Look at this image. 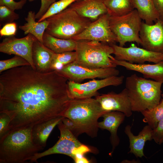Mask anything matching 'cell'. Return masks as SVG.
Listing matches in <instances>:
<instances>
[{"mask_svg":"<svg viewBox=\"0 0 163 163\" xmlns=\"http://www.w3.org/2000/svg\"><path fill=\"white\" fill-rule=\"evenodd\" d=\"M35 14L34 11H29L27 17L25 18L26 23L23 25L19 26V28L24 31V34H31L43 43V35L48 25L49 22L46 19L40 22H36Z\"/></svg>","mask_w":163,"mask_h":163,"instance_id":"obj_24","label":"cell"},{"mask_svg":"<svg viewBox=\"0 0 163 163\" xmlns=\"http://www.w3.org/2000/svg\"><path fill=\"white\" fill-rule=\"evenodd\" d=\"M124 79L123 76L118 75L100 80L93 79L83 83L68 80L67 83L69 95L71 99L92 97L98 95L97 91L102 88L121 85Z\"/></svg>","mask_w":163,"mask_h":163,"instance_id":"obj_9","label":"cell"},{"mask_svg":"<svg viewBox=\"0 0 163 163\" xmlns=\"http://www.w3.org/2000/svg\"><path fill=\"white\" fill-rule=\"evenodd\" d=\"M78 0H59L53 3L46 13L38 20L40 22L46 19L49 17L64 10L73 2Z\"/></svg>","mask_w":163,"mask_h":163,"instance_id":"obj_28","label":"cell"},{"mask_svg":"<svg viewBox=\"0 0 163 163\" xmlns=\"http://www.w3.org/2000/svg\"><path fill=\"white\" fill-rule=\"evenodd\" d=\"M68 81L56 71L41 72L30 66L0 73V113L10 117L9 130L63 116L71 99Z\"/></svg>","mask_w":163,"mask_h":163,"instance_id":"obj_1","label":"cell"},{"mask_svg":"<svg viewBox=\"0 0 163 163\" xmlns=\"http://www.w3.org/2000/svg\"><path fill=\"white\" fill-rule=\"evenodd\" d=\"M95 98L106 113L112 111H119L124 113L127 117L132 115L131 105L125 88L119 93L111 92L97 95Z\"/></svg>","mask_w":163,"mask_h":163,"instance_id":"obj_14","label":"cell"},{"mask_svg":"<svg viewBox=\"0 0 163 163\" xmlns=\"http://www.w3.org/2000/svg\"><path fill=\"white\" fill-rule=\"evenodd\" d=\"M57 72L68 80L77 82L86 79H103L118 76L119 73L116 67L91 69L81 66L75 62Z\"/></svg>","mask_w":163,"mask_h":163,"instance_id":"obj_11","label":"cell"},{"mask_svg":"<svg viewBox=\"0 0 163 163\" xmlns=\"http://www.w3.org/2000/svg\"><path fill=\"white\" fill-rule=\"evenodd\" d=\"M110 17L108 13L101 16L72 39L76 41L96 40L110 45L115 44L117 42V38L110 29Z\"/></svg>","mask_w":163,"mask_h":163,"instance_id":"obj_10","label":"cell"},{"mask_svg":"<svg viewBox=\"0 0 163 163\" xmlns=\"http://www.w3.org/2000/svg\"><path fill=\"white\" fill-rule=\"evenodd\" d=\"M84 154L78 153L75 155L73 159L76 163H88L89 161L84 156Z\"/></svg>","mask_w":163,"mask_h":163,"instance_id":"obj_38","label":"cell"},{"mask_svg":"<svg viewBox=\"0 0 163 163\" xmlns=\"http://www.w3.org/2000/svg\"><path fill=\"white\" fill-rule=\"evenodd\" d=\"M134 9L142 20L147 24H152L160 18L153 0H132Z\"/></svg>","mask_w":163,"mask_h":163,"instance_id":"obj_23","label":"cell"},{"mask_svg":"<svg viewBox=\"0 0 163 163\" xmlns=\"http://www.w3.org/2000/svg\"><path fill=\"white\" fill-rule=\"evenodd\" d=\"M141 112L144 117L143 122L147 123L152 129H155L158 122L163 119V94L158 104L151 109Z\"/></svg>","mask_w":163,"mask_h":163,"instance_id":"obj_26","label":"cell"},{"mask_svg":"<svg viewBox=\"0 0 163 163\" xmlns=\"http://www.w3.org/2000/svg\"><path fill=\"white\" fill-rule=\"evenodd\" d=\"M34 0H29L30 2H32ZM56 0H41V5L38 12L35 14L36 19L39 20L47 11L50 6Z\"/></svg>","mask_w":163,"mask_h":163,"instance_id":"obj_35","label":"cell"},{"mask_svg":"<svg viewBox=\"0 0 163 163\" xmlns=\"http://www.w3.org/2000/svg\"><path fill=\"white\" fill-rule=\"evenodd\" d=\"M43 43L54 53H60L75 51L76 41L57 38L45 31L43 37Z\"/></svg>","mask_w":163,"mask_h":163,"instance_id":"obj_22","label":"cell"},{"mask_svg":"<svg viewBox=\"0 0 163 163\" xmlns=\"http://www.w3.org/2000/svg\"><path fill=\"white\" fill-rule=\"evenodd\" d=\"M62 121L65 126L75 136L77 137L79 135L75 123L71 119L64 117L62 119Z\"/></svg>","mask_w":163,"mask_h":163,"instance_id":"obj_36","label":"cell"},{"mask_svg":"<svg viewBox=\"0 0 163 163\" xmlns=\"http://www.w3.org/2000/svg\"><path fill=\"white\" fill-rule=\"evenodd\" d=\"M104 0H78L69 6L81 16L92 20H96L108 13Z\"/></svg>","mask_w":163,"mask_h":163,"instance_id":"obj_17","label":"cell"},{"mask_svg":"<svg viewBox=\"0 0 163 163\" xmlns=\"http://www.w3.org/2000/svg\"><path fill=\"white\" fill-rule=\"evenodd\" d=\"M152 139L156 143H163V119L159 121L156 127L152 129Z\"/></svg>","mask_w":163,"mask_h":163,"instance_id":"obj_31","label":"cell"},{"mask_svg":"<svg viewBox=\"0 0 163 163\" xmlns=\"http://www.w3.org/2000/svg\"><path fill=\"white\" fill-rule=\"evenodd\" d=\"M45 32L55 37L72 39L84 30L93 21L78 14L69 6L47 18Z\"/></svg>","mask_w":163,"mask_h":163,"instance_id":"obj_5","label":"cell"},{"mask_svg":"<svg viewBox=\"0 0 163 163\" xmlns=\"http://www.w3.org/2000/svg\"><path fill=\"white\" fill-rule=\"evenodd\" d=\"M104 3L111 16L124 15L134 9L132 0H104Z\"/></svg>","mask_w":163,"mask_h":163,"instance_id":"obj_25","label":"cell"},{"mask_svg":"<svg viewBox=\"0 0 163 163\" xmlns=\"http://www.w3.org/2000/svg\"><path fill=\"white\" fill-rule=\"evenodd\" d=\"M105 113L95 98H74L63 116L73 121L79 135L85 133L94 138L97 135L98 119Z\"/></svg>","mask_w":163,"mask_h":163,"instance_id":"obj_3","label":"cell"},{"mask_svg":"<svg viewBox=\"0 0 163 163\" xmlns=\"http://www.w3.org/2000/svg\"><path fill=\"white\" fill-rule=\"evenodd\" d=\"M30 65L23 58L15 55L11 59L0 61V73L10 69Z\"/></svg>","mask_w":163,"mask_h":163,"instance_id":"obj_29","label":"cell"},{"mask_svg":"<svg viewBox=\"0 0 163 163\" xmlns=\"http://www.w3.org/2000/svg\"><path fill=\"white\" fill-rule=\"evenodd\" d=\"M103 120L98 123L99 128L109 131L110 134V140L112 149L109 155L111 156L114 150L120 142L117 135V130L120 125L123 122L125 115L119 111H112L104 114L102 116Z\"/></svg>","mask_w":163,"mask_h":163,"instance_id":"obj_18","label":"cell"},{"mask_svg":"<svg viewBox=\"0 0 163 163\" xmlns=\"http://www.w3.org/2000/svg\"><path fill=\"white\" fill-rule=\"evenodd\" d=\"M114 58L118 60L138 64L146 62L157 63L163 61V53L151 51L136 46L124 47L115 44L111 45Z\"/></svg>","mask_w":163,"mask_h":163,"instance_id":"obj_12","label":"cell"},{"mask_svg":"<svg viewBox=\"0 0 163 163\" xmlns=\"http://www.w3.org/2000/svg\"><path fill=\"white\" fill-rule=\"evenodd\" d=\"M32 52L33 59L36 70L41 72L52 70L51 64L55 53L37 39L34 43Z\"/></svg>","mask_w":163,"mask_h":163,"instance_id":"obj_20","label":"cell"},{"mask_svg":"<svg viewBox=\"0 0 163 163\" xmlns=\"http://www.w3.org/2000/svg\"><path fill=\"white\" fill-rule=\"evenodd\" d=\"M75 52L69 51L60 53H54L51 64V70L57 71L64 66L74 62L76 59Z\"/></svg>","mask_w":163,"mask_h":163,"instance_id":"obj_27","label":"cell"},{"mask_svg":"<svg viewBox=\"0 0 163 163\" xmlns=\"http://www.w3.org/2000/svg\"><path fill=\"white\" fill-rule=\"evenodd\" d=\"M27 0H20L15 2L14 0H0V5H5L14 11L21 9L26 3Z\"/></svg>","mask_w":163,"mask_h":163,"instance_id":"obj_33","label":"cell"},{"mask_svg":"<svg viewBox=\"0 0 163 163\" xmlns=\"http://www.w3.org/2000/svg\"><path fill=\"white\" fill-rule=\"evenodd\" d=\"M153 1L159 13L160 19L163 20V0H153Z\"/></svg>","mask_w":163,"mask_h":163,"instance_id":"obj_37","label":"cell"},{"mask_svg":"<svg viewBox=\"0 0 163 163\" xmlns=\"http://www.w3.org/2000/svg\"><path fill=\"white\" fill-rule=\"evenodd\" d=\"M75 51L76 54L75 62L81 66L91 69L117 66L110 58L113 54V49L107 43L96 40L76 41Z\"/></svg>","mask_w":163,"mask_h":163,"instance_id":"obj_6","label":"cell"},{"mask_svg":"<svg viewBox=\"0 0 163 163\" xmlns=\"http://www.w3.org/2000/svg\"><path fill=\"white\" fill-rule=\"evenodd\" d=\"M139 36L143 48L163 53V20L159 19L151 25L142 21Z\"/></svg>","mask_w":163,"mask_h":163,"instance_id":"obj_15","label":"cell"},{"mask_svg":"<svg viewBox=\"0 0 163 163\" xmlns=\"http://www.w3.org/2000/svg\"><path fill=\"white\" fill-rule=\"evenodd\" d=\"M19 18V15L5 5H0V25L13 22Z\"/></svg>","mask_w":163,"mask_h":163,"instance_id":"obj_30","label":"cell"},{"mask_svg":"<svg viewBox=\"0 0 163 163\" xmlns=\"http://www.w3.org/2000/svg\"><path fill=\"white\" fill-rule=\"evenodd\" d=\"M142 22L136 9L124 15L110 16V27L120 46L123 47L127 43L132 42L141 45L139 34Z\"/></svg>","mask_w":163,"mask_h":163,"instance_id":"obj_7","label":"cell"},{"mask_svg":"<svg viewBox=\"0 0 163 163\" xmlns=\"http://www.w3.org/2000/svg\"><path fill=\"white\" fill-rule=\"evenodd\" d=\"M17 30V25L14 22L7 23L4 25L0 30V35L3 36H14Z\"/></svg>","mask_w":163,"mask_h":163,"instance_id":"obj_32","label":"cell"},{"mask_svg":"<svg viewBox=\"0 0 163 163\" xmlns=\"http://www.w3.org/2000/svg\"><path fill=\"white\" fill-rule=\"evenodd\" d=\"M122 163H138V161L135 160L134 159L132 161H129L127 160H125L123 161Z\"/></svg>","mask_w":163,"mask_h":163,"instance_id":"obj_39","label":"cell"},{"mask_svg":"<svg viewBox=\"0 0 163 163\" xmlns=\"http://www.w3.org/2000/svg\"><path fill=\"white\" fill-rule=\"evenodd\" d=\"M131 126L127 125L124 132L129 139L130 151L136 158L145 156L143 149L145 142L152 140V129L148 125L145 126L137 136L133 134L131 131Z\"/></svg>","mask_w":163,"mask_h":163,"instance_id":"obj_19","label":"cell"},{"mask_svg":"<svg viewBox=\"0 0 163 163\" xmlns=\"http://www.w3.org/2000/svg\"><path fill=\"white\" fill-rule=\"evenodd\" d=\"M37 38L29 34L25 37L18 38L14 36L5 38L0 43V52L8 55L13 54L23 58L36 69L32 57V47Z\"/></svg>","mask_w":163,"mask_h":163,"instance_id":"obj_13","label":"cell"},{"mask_svg":"<svg viewBox=\"0 0 163 163\" xmlns=\"http://www.w3.org/2000/svg\"><path fill=\"white\" fill-rule=\"evenodd\" d=\"M110 58L113 63L116 66H120L127 70L139 72L145 78L152 79L163 83V61L153 64H138L118 60L112 55Z\"/></svg>","mask_w":163,"mask_h":163,"instance_id":"obj_16","label":"cell"},{"mask_svg":"<svg viewBox=\"0 0 163 163\" xmlns=\"http://www.w3.org/2000/svg\"><path fill=\"white\" fill-rule=\"evenodd\" d=\"M33 126L8 131L0 138V163H24L44 148L32 138Z\"/></svg>","mask_w":163,"mask_h":163,"instance_id":"obj_2","label":"cell"},{"mask_svg":"<svg viewBox=\"0 0 163 163\" xmlns=\"http://www.w3.org/2000/svg\"><path fill=\"white\" fill-rule=\"evenodd\" d=\"M11 121L9 116L4 113H0V138L9 130Z\"/></svg>","mask_w":163,"mask_h":163,"instance_id":"obj_34","label":"cell"},{"mask_svg":"<svg viewBox=\"0 0 163 163\" xmlns=\"http://www.w3.org/2000/svg\"><path fill=\"white\" fill-rule=\"evenodd\" d=\"M57 125L60 134L58 141L51 148L43 152L36 154L30 158V162H37L38 159L53 154L65 155L73 158L77 153L85 154L91 152L89 148L80 142L76 137L65 126L62 120Z\"/></svg>","mask_w":163,"mask_h":163,"instance_id":"obj_8","label":"cell"},{"mask_svg":"<svg viewBox=\"0 0 163 163\" xmlns=\"http://www.w3.org/2000/svg\"><path fill=\"white\" fill-rule=\"evenodd\" d=\"M161 82L140 77L135 74L126 80V89L133 111L141 112L154 107L161 98Z\"/></svg>","mask_w":163,"mask_h":163,"instance_id":"obj_4","label":"cell"},{"mask_svg":"<svg viewBox=\"0 0 163 163\" xmlns=\"http://www.w3.org/2000/svg\"><path fill=\"white\" fill-rule=\"evenodd\" d=\"M64 117H58L34 126L31 132L32 138L34 143L44 148L51 132Z\"/></svg>","mask_w":163,"mask_h":163,"instance_id":"obj_21","label":"cell"}]
</instances>
